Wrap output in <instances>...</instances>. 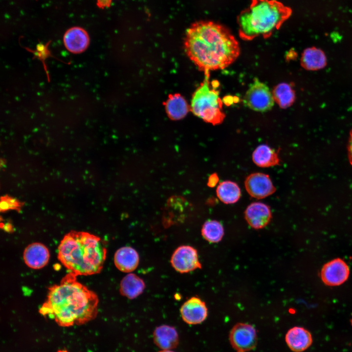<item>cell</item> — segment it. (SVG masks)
<instances>
[{"label":"cell","instance_id":"cell-21","mask_svg":"<svg viewBox=\"0 0 352 352\" xmlns=\"http://www.w3.org/2000/svg\"><path fill=\"white\" fill-rule=\"evenodd\" d=\"M145 285L144 281L133 273L126 275L121 280L120 292L121 295L129 299H134L144 291Z\"/></svg>","mask_w":352,"mask_h":352},{"label":"cell","instance_id":"cell-6","mask_svg":"<svg viewBox=\"0 0 352 352\" xmlns=\"http://www.w3.org/2000/svg\"><path fill=\"white\" fill-rule=\"evenodd\" d=\"M243 102L245 106L252 110L265 112L272 109L275 101L267 86L255 79L247 89Z\"/></svg>","mask_w":352,"mask_h":352},{"label":"cell","instance_id":"cell-7","mask_svg":"<svg viewBox=\"0 0 352 352\" xmlns=\"http://www.w3.org/2000/svg\"><path fill=\"white\" fill-rule=\"evenodd\" d=\"M229 338L236 352H248L254 349L257 343L256 329L252 325L245 323L235 324L230 330Z\"/></svg>","mask_w":352,"mask_h":352},{"label":"cell","instance_id":"cell-26","mask_svg":"<svg viewBox=\"0 0 352 352\" xmlns=\"http://www.w3.org/2000/svg\"><path fill=\"white\" fill-rule=\"evenodd\" d=\"M48 44V43L45 45L40 43L37 44L36 50H31L26 48L27 50L31 51L36 57H38L44 63V67L45 66L44 64V60L49 56H50V53L47 49Z\"/></svg>","mask_w":352,"mask_h":352},{"label":"cell","instance_id":"cell-5","mask_svg":"<svg viewBox=\"0 0 352 352\" xmlns=\"http://www.w3.org/2000/svg\"><path fill=\"white\" fill-rule=\"evenodd\" d=\"M205 79L192 95L190 110L197 117L213 125L224 120L222 102L219 92L211 87L209 80V72H205Z\"/></svg>","mask_w":352,"mask_h":352},{"label":"cell","instance_id":"cell-31","mask_svg":"<svg viewBox=\"0 0 352 352\" xmlns=\"http://www.w3.org/2000/svg\"><path fill=\"white\" fill-rule=\"evenodd\" d=\"M351 322H352V320H351Z\"/></svg>","mask_w":352,"mask_h":352},{"label":"cell","instance_id":"cell-25","mask_svg":"<svg viewBox=\"0 0 352 352\" xmlns=\"http://www.w3.org/2000/svg\"><path fill=\"white\" fill-rule=\"evenodd\" d=\"M22 206V203L18 199L8 196L1 197L0 208L1 212L10 210H19Z\"/></svg>","mask_w":352,"mask_h":352},{"label":"cell","instance_id":"cell-19","mask_svg":"<svg viewBox=\"0 0 352 352\" xmlns=\"http://www.w3.org/2000/svg\"><path fill=\"white\" fill-rule=\"evenodd\" d=\"M301 64L307 70H319L326 66L327 58L321 49L315 47H308L302 53Z\"/></svg>","mask_w":352,"mask_h":352},{"label":"cell","instance_id":"cell-3","mask_svg":"<svg viewBox=\"0 0 352 352\" xmlns=\"http://www.w3.org/2000/svg\"><path fill=\"white\" fill-rule=\"evenodd\" d=\"M106 255L107 249L101 239L86 232L70 231L58 248L59 260L77 276L100 273Z\"/></svg>","mask_w":352,"mask_h":352},{"label":"cell","instance_id":"cell-29","mask_svg":"<svg viewBox=\"0 0 352 352\" xmlns=\"http://www.w3.org/2000/svg\"><path fill=\"white\" fill-rule=\"evenodd\" d=\"M57 352H68V351L66 349H60Z\"/></svg>","mask_w":352,"mask_h":352},{"label":"cell","instance_id":"cell-20","mask_svg":"<svg viewBox=\"0 0 352 352\" xmlns=\"http://www.w3.org/2000/svg\"><path fill=\"white\" fill-rule=\"evenodd\" d=\"M252 160L258 166L268 168L279 164L278 154L275 150L265 144L258 146L252 154Z\"/></svg>","mask_w":352,"mask_h":352},{"label":"cell","instance_id":"cell-10","mask_svg":"<svg viewBox=\"0 0 352 352\" xmlns=\"http://www.w3.org/2000/svg\"><path fill=\"white\" fill-rule=\"evenodd\" d=\"M349 268L342 259H333L326 263L321 272V279L327 285L338 286L344 283L348 278Z\"/></svg>","mask_w":352,"mask_h":352},{"label":"cell","instance_id":"cell-1","mask_svg":"<svg viewBox=\"0 0 352 352\" xmlns=\"http://www.w3.org/2000/svg\"><path fill=\"white\" fill-rule=\"evenodd\" d=\"M190 60L204 72L222 69L239 57V43L224 25L210 21L193 23L187 29L184 42Z\"/></svg>","mask_w":352,"mask_h":352},{"label":"cell","instance_id":"cell-9","mask_svg":"<svg viewBox=\"0 0 352 352\" xmlns=\"http://www.w3.org/2000/svg\"><path fill=\"white\" fill-rule=\"evenodd\" d=\"M244 185L249 195L255 198H265L276 191L269 176L262 173H254L245 179Z\"/></svg>","mask_w":352,"mask_h":352},{"label":"cell","instance_id":"cell-23","mask_svg":"<svg viewBox=\"0 0 352 352\" xmlns=\"http://www.w3.org/2000/svg\"><path fill=\"white\" fill-rule=\"evenodd\" d=\"M272 92L275 102L281 108L286 109L290 107L295 101V92L287 83L279 84L274 87Z\"/></svg>","mask_w":352,"mask_h":352},{"label":"cell","instance_id":"cell-15","mask_svg":"<svg viewBox=\"0 0 352 352\" xmlns=\"http://www.w3.org/2000/svg\"><path fill=\"white\" fill-rule=\"evenodd\" d=\"M285 340L289 349L294 352L304 351L312 342L310 332L301 327H294L289 329L286 334Z\"/></svg>","mask_w":352,"mask_h":352},{"label":"cell","instance_id":"cell-12","mask_svg":"<svg viewBox=\"0 0 352 352\" xmlns=\"http://www.w3.org/2000/svg\"><path fill=\"white\" fill-rule=\"evenodd\" d=\"M245 219L253 228L260 229L265 227L270 221L272 213L266 204L255 202L249 204L244 212Z\"/></svg>","mask_w":352,"mask_h":352},{"label":"cell","instance_id":"cell-17","mask_svg":"<svg viewBox=\"0 0 352 352\" xmlns=\"http://www.w3.org/2000/svg\"><path fill=\"white\" fill-rule=\"evenodd\" d=\"M153 336L156 345L162 350L173 349L178 343V336L176 330L170 326L162 325L157 327Z\"/></svg>","mask_w":352,"mask_h":352},{"label":"cell","instance_id":"cell-13","mask_svg":"<svg viewBox=\"0 0 352 352\" xmlns=\"http://www.w3.org/2000/svg\"><path fill=\"white\" fill-rule=\"evenodd\" d=\"M63 42L66 49L74 54L85 51L89 44V37L87 31L80 27H72L65 33Z\"/></svg>","mask_w":352,"mask_h":352},{"label":"cell","instance_id":"cell-4","mask_svg":"<svg viewBox=\"0 0 352 352\" xmlns=\"http://www.w3.org/2000/svg\"><path fill=\"white\" fill-rule=\"evenodd\" d=\"M291 14L290 7L277 0H251L238 17L239 35L245 40L268 38Z\"/></svg>","mask_w":352,"mask_h":352},{"label":"cell","instance_id":"cell-28","mask_svg":"<svg viewBox=\"0 0 352 352\" xmlns=\"http://www.w3.org/2000/svg\"><path fill=\"white\" fill-rule=\"evenodd\" d=\"M218 176L216 174H213L208 179V185L210 187H213L218 183Z\"/></svg>","mask_w":352,"mask_h":352},{"label":"cell","instance_id":"cell-30","mask_svg":"<svg viewBox=\"0 0 352 352\" xmlns=\"http://www.w3.org/2000/svg\"><path fill=\"white\" fill-rule=\"evenodd\" d=\"M159 352H174L170 350H162V351H161Z\"/></svg>","mask_w":352,"mask_h":352},{"label":"cell","instance_id":"cell-16","mask_svg":"<svg viewBox=\"0 0 352 352\" xmlns=\"http://www.w3.org/2000/svg\"><path fill=\"white\" fill-rule=\"evenodd\" d=\"M139 257L137 252L131 246H124L118 249L114 256V263L120 271L129 273L137 267Z\"/></svg>","mask_w":352,"mask_h":352},{"label":"cell","instance_id":"cell-27","mask_svg":"<svg viewBox=\"0 0 352 352\" xmlns=\"http://www.w3.org/2000/svg\"><path fill=\"white\" fill-rule=\"evenodd\" d=\"M348 153L349 161L352 165V130L350 132L348 145Z\"/></svg>","mask_w":352,"mask_h":352},{"label":"cell","instance_id":"cell-14","mask_svg":"<svg viewBox=\"0 0 352 352\" xmlns=\"http://www.w3.org/2000/svg\"><path fill=\"white\" fill-rule=\"evenodd\" d=\"M49 252L47 248L40 242H34L24 249L23 258L25 264L34 269L43 268L48 263Z\"/></svg>","mask_w":352,"mask_h":352},{"label":"cell","instance_id":"cell-18","mask_svg":"<svg viewBox=\"0 0 352 352\" xmlns=\"http://www.w3.org/2000/svg\"><path fill=\"white\" fill-rule=\"evenodd\" d=\"M164 105L168 117L174 120L184 118L189 110L186 100L179 93L170 94Z\"/></svg>","mask_w":352,"mask_h":352},{"label":"cell","instance_id":"cell-8","mask_svg":"<svg viewBox=\"0 0 352 352\" xmlns=\"http://www.w3.org/2000/svg\"><path fill=\"white\" fill-rule=\"evenodd\" d=\"M171 263L174 269L181 273L201 268L197 250L190 245L177 247L172 254Z\"/></svg>","mask_w":352,"mask_h":352},{"label":"cell","instance_id":"cell-2","mask_svg":"<svg viewBox=\"0 0 352 352\" xmlns=\"http://www.w3.org/2000/svg\"><path fill=\"white\" fill-rule=\"evenodd\" d=\"M76 277L69 272L59 284L49 287L47 299L39 309L40 314L61 327L84 324L98 313L97 294L78 282Z\"/></svg>","mask_w":352,"mask_h":352},{"label":"cell","instance_id":"cell-11","mask_svg":"<svg viewBox=\"0 0 352 352\" xmlns=\"http://www.w3.org/2000/svg\"><path fill=\"white\" fill-rule=\"evenodd\" d=\"M180 313L182 319L190 325L198 324L203 322L208 316V308L205 303L197 297L188 299L181 306Z\"/></svg>","mask_w":352,"mask_h":352},{"label":"cell","instance_id":"cell-22","mask_svg":"<svg viewBox=\"0 0 352 352\" xmlns=\"http://www.w3.org/2000/svg\"><path fill=\"white\" fill-rule=\"evenodd\" d=\"M216 193L219 199L225 204H233L238 201L241 196L238 185L232 181L226 180L219 183Z\"/></svg>","mask_w":352,"mask_h":352},{"label":"cell","instance_id":"cell-24","mask_svg":"<svg viewBox=\"0 0 352 352\" xmlns=\"http://www.w3.org/2000/svg\"><path fill=\"white\" fill-rule=\"evenodd\" d=\"M224 228L220 222L216 220H208L204 222L201 229L203 238L211 243L220 242L224 235Z\"/></svg>","mask_w":352,"mask_h":352}]
</instances>
